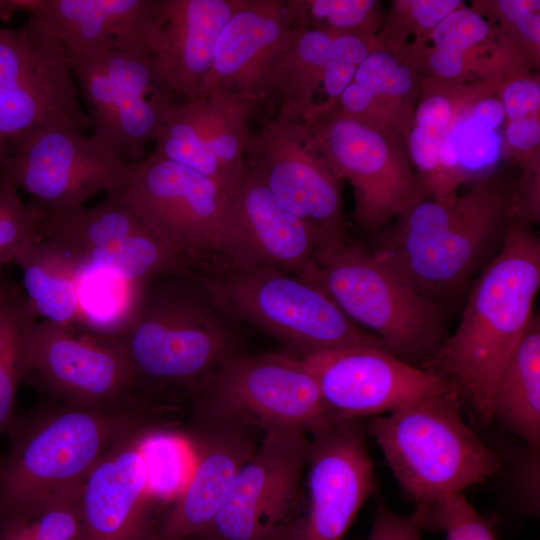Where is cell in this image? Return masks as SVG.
<instances>
[{
    "mask_svg": "<svg viewBox=\"0 0 540 540\" xmlns=\"http://www.w3.org/2000/svg\"><path fill=\"white\" fill-rule=\"evenodd\" d=\"M176 407L139 395L102 404L43 398L15 416L0 469V524L27 520L79 488L118 441L146 427H173Z\"/></svg>",
    "mask_w": 540,
    "mask_h": 540,
    "instance_id": "1",
    "label": "cell"
},
{
    "mask_svg": "<svg viewBox=\"0 0 540 540\" xmlns=\"http://www.w3.org/2000/svg\"><path fill=\"white\" fill-rule=\"evenodd\" d=\"M540 286V239L517 212L495 258L471 284L455 332L424 369L448 379L485 426L495 385L520 343Z\"/></svg>",
    "mask_w": 540,
    "mask_h": 540,
    "instance_id": "2",
    "label": "cell"
},
{
    "mask_svg": "<svg viewBox=\"0 0 540 540\" xmlns=\"http://www.w3.org/2000/svg\"><path fill=\"white\" fill-rule=\"evenodd\" d=\"M232 322L188 270L147 282L111 340L128 364L136 394L173 404L178 396L189 400L240 351Z\"/></svg>",
    "mask_w": 540,
    "mask_h": 540,
    "instance_id": "3",
    "label": "cell"
},
{
    "mask_svg": "<svg viewBox=\"0 0 540 540\" xmlns=\"http://www.w3.org/2000/svg\"><path fill=\"white\" fill-rule=\"evenodd\" d=\"M516 211L515 195L484 181L450 202L413 204L376 234L371 249L443 308L499 253Z\"/></svg>",
    "mask_w": 540,
    "mask_h": 540,
    "instance_id": "4",
    "label": "cell"
},
{
    "mask_svg": "<svg viewBox=\"0 0 540 540\" xmlns=\"http://www.w3.org/2000/svg\"><path fill=\"white\" fill-rule=\"evenodd\" d=\"M189 271L225 315L263 331L295 357L351 347L385 350L323 290L288 272L226 259L209 260Z\"/></svg>",
    "mask_w": 540,
    "mask_h": 540,
    "instance_id": "5",
    "label": "cell"
},
{
    "mask_svg": "<svg viewBox=\"0 0 540 540\" xmlns=\"http://www.w3.org/2000/svg\"><path fill=\"white\" fill-rule=\"evenodd\" d=\"M458 391L422 398L375 416L366 431L401 488L417 506L484 482L498 455L464 422Z\"/></svg>",
    "mask_w": 540,
    "mask_h": 540,
    "instance_id": "6",
    "label": "cell"
},
{
    "mask_svg": "<svg viewBox=\"0 0 540 540\" xmlns=\"http://www.w3.org/2000/svg\"><path fill=\"white\" fill-rule=\"evenodd\" d=\"M319 267L320 289L393 356L424 369L447 339L444 308L371 248L347 241Z\"/></svg>",
    "mask_w": 540,
    "mask_h": 540,
    "instance_id": "7",
    "label": "cell"
},
{
    "mask_svg": "<svg viewBox=\"0 0 540 540\" xmlns=\"http://www.w3.org/2000/svg\"><path fill=\"white\" fill-rule=\"evenodd\" d=\"M139 216L157 238L197 264L226 259L240 262L230 197L198 171L155 152L128 162L114 195Z\"/></svg>",
    "mask_w": 540,
    "mask_h": 540,
    "instance_id": "8",
    "label": "cell"
},
{
    "mask_svg": "<svg viewBox=\"0 0 540 540\" xmlns=\"http://www.w3.org/2000/svg\"><path fill=\"white\" fill-rule=\"evenodd\" d=\"M191 417L261 431L309 432L332 415L302 360L286 354L238 351L189 398Z\"/></svg>",
    "mask_w": 540,
    "mask_h": 540,
    "instance_id": "9",
    "label": "cell"
},
{
    "mask_svg": "<svg viewBox=\"0 0 540 540\" xmlns=\"http://www.w3.org/2000/svg\"><path fill=\"white\" fill-rule=\"evenodd\" d=\"M89 128L63 44L32 15L0 29V136L9 147L46 130Z\"/></svg>",
    "mask_w": 540,
    "mask_h": 540,
    "instance_id": "10",
    "label": "cell"
},
{
    "mask_svg": "<svg viewBox=\"0 0 540 540\" xmlns=\"http://www.w3.org/2000/svg\"><path fill=\"white\" fill-rule=\"evenodd\" d=\"M301 123L331 173L352 185L355 219L365 230L377 234L404 210L430 198L377 125L335 107H318Z\"/></svg>",
    "mask_w": 540,
    "mask_h": 540,
    "instance_id": "11",
    "label": "cell"
},
{
    "mask_svg": "<svg viewBox=\"0 0 540 540\" xmlns=\"http://www.w3.org/2000/svg\"><path fill=\"white\" fill-rule=\"evenodd\" d=\"M308 433H264L210 524L188 540H295Z\"/></svg>",
    "mask_w": 540,
    "mask_h": 540,
    "instance_id": "12",
    "label": "cell"
},
{
    "mask_svg": "<svg viewBox=\"0 0 540 540\" xmlns=\"http://www.w3.org/2000/svg\"><path fill=\"white\" fill-rule=\"evenodd\" d=\"M68 57L88 108L91 137L125 162L144 158L145 146L176 101L158 85L150 55L108 50Z\"/></svg>",
    "mask_w": 540,
    "mask_h": 540,
    "instance_id": "13",
    "label": "cell"
},
{
    "mask_svg": "<svg viewBox=\"0 0 540 540\" xmlns=\"http://www.w3.org/2000/svg\"><path fill=\"white\" fill-rule=\"evenodd\" d=\"M127 164L91 136L51 129L10 147L0 168V182L30 196L27 204L38 216L41 230L63 215L85 207L98 193H117Z\"/></svg>",
    "mask_w": 540,
    "mask_h": 540,
    "instance_id": "14",
    "label": "cell"
},
{
    "mask_svg": "<svg viewBox=\"0 0 540 540\" xmlns=\"http://www.w3.org/2000/svg\"><path fill=\"white\" fill-rule=\"evenodd\" d=\"M273 196L313 233L318 263L348 241L339 180L312 146L301 122L265 119L247 151Z\"/></svg>",
    "mask_w": 540,
    "mask_h": 540,
    "instance_id": "15",
    "label": "cell"
},
{
    "mask_svg": "<svg viewBox=\"0 0 540 540\" xmlns=\"http://www.w3.org/2000/svg\"><path fill=\"white\" fill-rule=\"evenodd\" d=\"M22 382L45 399L102 404L136 394L130 369L111 339L76 336L62 326L32 316L21 338Z\"/></svg>",
    "mask_w": 540,
    "mask_h": 540,
    "instance_id": "16",
    "label": "cell"
},
{
    "mask_svg": "<svg viewBox=\"0 0 540 540\" xmlns=\"http://www.w3.org/2000/svg\"><path fill=\"white\" fill-rule=\"evenodd\" d=\"M366 432L361 419L333 416L308 432L307 501L295 540H343L375 492Z\"/></svg>",
    "mask_w": 540,
    "mask_h": 540,
    "instance_id": "17",
    "label": "cell"
},
{
    "mask_svg": "<svg viewBox=\"0 0 540 540\" xmlns=\"http://www.w3.org/2000/svg\"><path fill=\"white\" fill-rule=\"evenodd\" d=\"M317 382L329 413L362 419L456 390L445 377L413 366L377 347H351L300 358Z\"/></svg>",
    "mask_w": 540,
    "mask_h": 540,
    "instance_id": "18",
    "label": "cell"
},
{
    "mask_svg": "<svg viewBox=\"0 0 540 540\" xmlns=\"http://www.w3.org/2000/svg\"><path fill=\"white\" fill-rule=\"evenodd\" d=\"M256 107L216 87L193 100H176L162 118L153 152L198 171L232 195L247 170Z\"/></svg>",
    "mask_w": 540,
    "mask_h": 540,
    "instance_id": "19",
    "label": "cell"
},
{
    "mask_svg": "<svg viewBox=\"0 0 540 540\" xmlns=\"http://www.w3.org/2000/svg\"><path fill=\"white\" fill-rule=\"evenodd\" d=\"M300 0H236L213 51L209 89L265 103L274 74L298 28Z\"/></svg>",
    "mask_w": 540,
    "mask_h": 540,
    "instance_id": "20",
    "label": "cell"
},
{
    "mask_svg": "<svg viewBox=\"0 0 540 540\" xmlns=\"http://www.w3.org/2000/svg\"><path fill=\"white\" fill-rule=\"evenodd\" d=\"M258 432L189 416L183 434L192 452V471L171 507L157 521L152 540H188L210 524L238 471L254 454Z\"/></svg>",
    "mask_w": 540,
    "mask_h": 540,
    "instance_id": "21",
    "label": "cell"
},
{
    "mask_svg": "<svg viewBox=\"0 0 540 540\" xmlns=\"http://www.w3.org/2000/svg\"><path fill=\"white\" fill-rule=\"evenodd\" d=\"M139 429L114 444L90 471L81 488L80 540H152L153 499L145 444L151 433Z\"/></svg>",
    "mask_w": 540,
    "mask_h": 540,
    "instance_id": "22",
    "label": "cell"
},
{
    "mask_svg": "<svg viewBox=\"0 0 540 540\" xmlns=\"http://www.w3.org/2000/svg\"><path fill=\"white\" fill-rule=\"evenodd\" d=\"M236 0H158L146 40L159 86L177 101L209 89L214 46Z\"/></svg>",
    "mask_w": 540,
    "mask_h": 540,
    "instance_id": "23",
    "label": "cell"
},
{
    "mask_svg": "<svg viewBox=\"0 0 540 540\" xmlns=\"http://www.w3.org/2000/svg\"><path fill=\"white\" fill-rule=\"evenodd\" d=\"M230 214L239 263L277 268L320 289L313 233L273 196L257 169L247 166L230 197Z\"/></svg>",
    "mask_w": 540,
    "mask_h": 540,
    "instance_id": "24",
    "label": "cell"
},
{
    "mask_svg": "<svg viewBox=\"0 0 540 540\" xmlns=\"http://www.w3.org/2000/svg\"><path fill=\"white\" fill-rule=\"evenodd\" d=\"M38 18L68 55L108 50L147 52L158 0H15Z\"/></svg>",
    "mask_w": 540,
    "mask_h": 540,
    "instance_id": "25",
    "label": "cell"
},
{
    "mask_svg": "<svg viewBox=\"0 0 540 540\" xmlns=\"http://www.w3.org/2000/svg\"><path fill=\"white\" fill-rule=\"evenodd\" d=\"M336 34L302 24L278 66L265 103L274 117L302 122L318 105L314 93L330 61L338 59Z\"/></svg>",
    "mask_w": 540,
    "mask_h": 540,
    "instance_id": "26",
    "label": "cell"
},
{
    "mask_svg": "<svg viewBox=\"0 0 540 540\" xmlns=\"http://www.w3.org/2000/svg\"><path fill=\"white\" fill-rule=\"evenodd\" d=\"M492 417L520 436L533 452L540 445V318L527 329L492 394Z\"/></svg>",
    "mask_w": 540,
    "mask_h": 540,
    "instance_id": "27",
    "label": "cell"
},
{
    "mask_svg": "<svg viewBox=\"0 0 540 540\" xmlns=\"http://www.w3.org/2000/svg\"><path fill=\"white\" fill-rule=\"evenodd\" d=\"M145 229L148 228L131 207L118 198L106 196L95 206L83 207L46 224L40 230V237L77 272L80 262L94 250Z\"/></svg>",
    "mask_w": 540,
    "mask_h": 540,
    "instance_id": "28",
    "label": "cell"
},
{
    "mask_svg": "<svg viewBox=\"0 0 540 540\" xmlns=\"http://www.w3.org/2000/svg\"><path fill=\"white\" fill-rule=\"evenodd\" d=\"M33 313L62 326L76 323L79 313L78 281L74 267L47 242L37 241L15 259Z\"/></svg>",
    "mask_w": 540,
    "mask_h": 540,
    "instance_id": "29",
    "label": "cell"
},
{
    "mask_svg": "<svg viewBox=\"0 0 540 540\" xmlns=\"http://www.w3.org/2000/svg\"><path fill=\"white\" fill-rule=\"evenodd\" d=\"M191 263L148 229L114 240L88 254L77 273L104 271L124 280L147 283L164 275L183 273Z\"/></svg>",
    "mask_w": 540,
    "mask_h": 540,
    "instance_id": "30",
    "label": "cell"
},
{
    "mask_svg": "<svg viewBox=\"0 0 540 540\" xmlns=\"http://www.w3.org/2000/svg\"><path fill=\"white\" fill-rule=\"evenodd\" d=\"M146 283H135L104 271L82 273L78 281L76 322L93 336L113 339L133 311Z\"/></svg>",
    "mask_w": 540,
    "mask_h": 540,
    "instance_id": "31",
    "label": "cell"
},
{
    "mask_svg": "<svg viewBox=\"0 0 540 540\" xmlns=\"http://www.w3.org/2000/svg\"><path fill=\"white\" fill-rule=\"evenodd\" d=\"M36 316L16 289L0 305V435L15 418L16 392L21 375V338L26 322Z\"/></svg>",
    "mask_w": 540,
    "mask_h": 540,
    "instance_id": "32",
    "label": "cell"
},
{
    "mask_svg": "<svg viewBox=\"0 0 540 540\" xmlns=\"http://www.w3.org/2000/svg\"><path fill=\"white\" fill-rule=\"evenodd\" d=\"M81 488L64 493L30 519L0 524V540H80Z\"/></svg>",
    "mask_w": 540,
    "mask_h": 540,
    "instance_id": "33",
    "label": "cell"
},
{
    "mask_svg": "<svg viewBox=\"0 0 540 540\" xmlns=\"http://www.w3.org/2000/svg\"><path fill=\"white\" fill-rule=\"evenodd\" d=\"M425 528L444 531L446 540H497L492 526L461 494L445 496L416 508Z\"/></svg>",
    "mask_w": 540,
    "mask_h": 540,
    "instance_id": "34",
    "label": "cell"
},
{
    "mask_svg": "<svg viewBox=\"0 0 540 540\" xmlns=\"http://www.w3.org/2000/svg\"><path fill=\"white\" fill-rule=\"evenodd\" d=\"M40 239L39 218L17 189L0 182V269Z\"/></svg>",
    "mask_w": 540,
    "mask_h": 540,
    "instance_id": "35",
    "label": "cell"
},
{
    "mask_svg": "<svg viewBox=\"0 0 540 540\" xmlns=\"http://www.w3.org/2000/svg\"><path fill=\"white\" fill-rule=\"evenodd\" d=\"M447 132L455 145L460 172L486 168L500 156L501 138L498 133L478 124L469 113L454 117Z\"/></svg>",
    "mask_w": 540,
    "mask_h": 540,
    "instance_id": "36",
    "label": "cell"
},
{
    "mask_svg": "<svg viewBox=\"0 0 540 540\" xmlns=\"http://www.w3.org/2000/svg\"><path fill=\"white\" fill-rule=\"evenodd\" d=\"M306 22L312 28L333 33L368 35V22L376 5L372 0H307L301 1Z\"/></svg>",
    "mask_w": 540,
    "mask_h": 540,
    "instance_id": "37",
    "label": "cell"
},
{
    "mask_svg": "<svg viewBox=\"0 0 540 540\" xmlns=\"http://www.w3.org/2000/svg\"><path fill=\"white\" fill-rule=\"evenodd\" d=\"M490 25L478 12L459 7L430 30L434 49L463 55L482 42Z\"/></svg>",
    "mask_w": 540,
    "mask_h": 540,
    "instance_id": "38",
    "label": "cell"
},
{
    "mask_svg": "<svg viewBox=\"0 0 540 540\" xmlns=\"http://www.w3.org/2000/svg\"><path fill=\"white\" fill-rule=\"evenodd\" d=\"M424 528L417 510L409 516H401L381 503L375 510L372 527L365 540H421Z\"/></svg>",
    "mask_w": 540,
    "mask_h": 540,
    "instance_id": "39",
    "label": "cell"
},
{
    "mask_svg": "<svg viewBox=\"0 0 540 540\" xmlns=\"http://www.w3.org/2000/svg\"><path fill=\"white\" fill-rule=\"evenodd\" d=\"M500 101L509 120L534 115L540 107V85L529 78L514 79L504 86Z\"/></svg>",
    "mask_w": 540,
    "mask_h": 540,
    "instance_id": "40",
    "label": "cell"
},
{
    "mask_svg": "<svg viewBox=\"0 0 540 540\" xmlns=\"http://www.w3.org/2000/svg\"><path fill=\"white\" fill-rule=\"evenodd\" d=\"M399 65L398 60L391 53L380 49H372L357 66L352 82L363 86L374 101V93L378 86Z\"/></svg>",
    "mask_w": 540,
    "mask_h": 540,
    "instance_id": "41",
    "label": "cell"
},
{
    "mask_svg": "<svg viewBox=\"0 0 540 540\" xmlns=\"http://www.w3.org/2000/svg\"><path fill=\"white\" fill-rule=\"evenodd\" d=\"M451 100L441 94H434L423 100L415 112L416 126L442 136L454 119Z\"/></svg>",
    "mask_w": 540,
    "mask_h": 540,
    "instance_id": "42",
    "label": "cell"
},
{
    "mask_svg": "<svg viewBox=\"0 0 540 540\" xmlns=\"http://www.w3.org/2000/svg\"><path fill=\"white\" fill-rule=\"evenodd\" d=\"M409 14L416 24L425 29L432 30L444 18L461 6L458 0H413L406 1Z\"/></svg>",
    "mask_w": 540,
    "mask_h": 540,
    "instance_id": "43",
    "label": "cell"
},
{
    "mask_svg": "<svg viewBox=\"0 0 540 540\" xmlns=\"http://www.w3.org/2000/svg\"><path fill=\"white\" fill-rule=\"evenodd\" d=\"M356 68L357 66L340 59L329 62L324 70L322 81L328 101L319 107L325 109L335 107L344 90L352 82Z\"/></svg>",
    "mask_w": 540,
    "mask_h": 540,
    "instance_id": "44",
    "label": "cell"
},
{
    "mask_svg": "<svg viewBox=\"0 0 540 540\" xmlns=\"http://www.w3.org/2000/svg\"><path fill=\"white\" fill-rule=\"evenodd\" d=\"M508 143L518 150H531L540 142V123L536 114L510 120L506 129Z\"/></svg>",
    "mask_w": 540,
    "mask_h": 540,
    "instance_id": "45",
    "label": "cell"
},
{
    "mask_svg": "<svg viewBox=\"0 0 540 540\" xmlns=\"http://www.w3.org/2000/svg\"><path fill=\"white\" fill-rule=\"evenodd\" d=\"M469 115L483 127L496 131L504 121L505 112L500 100L484 98L476 102Z\"/></svg>",
    "mask_w": 540,
    "mask_h": 540,
    "instance_id": "46",
    "label": "cell"
},
{
    "mask_svg": "<svg viewBox=\"0 0 540 540\" xmlns=\"http://www.w3.org/2000/svg\"><path fill=\"white\" fill-rule=\"evenodd\" d=\"M412 83L413 77L410 69L405 65H399L378 86L374 93V101L380 96L402 97L409 92Z\"/></svg>",
    "mask_w": 540,
    "mask_h": 540,
    "instance_id": "47",
    "label": "cell"
},
{
    "mask_svg": "<svg viewBox=\"0 0 540 540\" xmlns=\"http://www.w3.org/2000/svg\"><path fill=\"white\" fill-rule=\"evenodd\" d=\"M465 57L460 54L433 49L429 56L432 71L443 78H454L464 69Z\"/></svg>",
    "mask_w": 540,
    "mask_h": 540,
    "instance_id": "48",
    "label": "cell"
},
{
    "mask_svg": "<svg viewBox=\"0 0 540 540\" xmlns=\"http://www.w3.org/2000/svg\"><path fill=\"white\" fill-rule=\"evenodd\" d=\"M499 11L504 18L515 24L530 13L539 12L540 1L536 0H500L497 1Z\"/></svg>",
    "mask_w": 540,
    "mask_h": 540,
    "instance_id": "49",
    "label": "cell"
},
{
    "mask_svg": "<svg viewBox=\"0 0 540 540\" xmlns=\"http://www.w3.org/2000/svg\"><path fill=\"white\" fill-rule=\"evenodd\" d=\"M521 36L532 44L540 43V15L539 12L530 13L514 24Z\"/></svg>",
    "mask_w": 540,
    "mask_h": 540,
    "instance_id": "50",
    "label": "cell"
},
{
    "mask_svg": "<svg viewBox=\"0 0 540 540\" xmlns=\"http://www.w3.org/2000/svg\"><path fill=\"white\" fill-rule=\"evenodd\" d=\"M17 12L15 0H0V20L6 21Z\"/></svg>",
    "mask_w": 540,
    "mask_h": 540,
    "instance_id": "51",
    "label": "cell"
},
{
    "mask_svg": "<svg viewBox=\"0 0 540 540\" xmlns=\"http://www.w3.org/2000/svg\"><path fill=\"white\" fill-rule=\"evenodd\" d=\"M10 147L8 143L0 136V168L9 155Z\"/></svg>",
    "mask_w": 540,
    "mask_h": 540,
    "instance_id": "52",
    "label": "cell"
},
{
    "mask_svg": "<svg viewBox=\"0 0 540 540\" xmlns=\"http://www.w3.org/2000/svg\"><path fill=\"white\" fill-rule=\"evenodd\" d=\"M12 289L11 285H7L0 281V305L5 301Z\"/></svg>",
    "mask_w": 540,
    "mask_h": 540,
    "instance_id": "53",
    "label": "cell"
},
{
    "mask_svg": "<svg viewBox=\"0 0 540 540\" xmlns=\"http://www.w3.org/2000/svg\"><path fill=\"white\" fill-rule=\"evenodd\" d=\"M3 459H4V457H2V456L0 455V469H1V466H2V463H3Z\"/></svg>",
    "mask_w": 540,
    "mask_h": 540,
    "instance_id": "54",
    "label": "cell"
}]
</instances>
